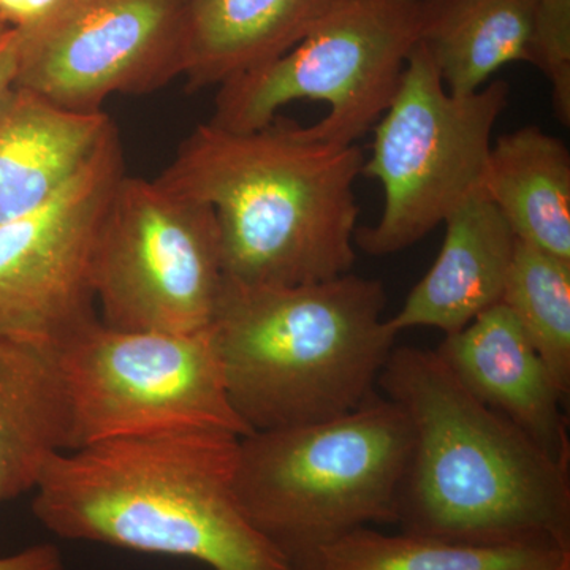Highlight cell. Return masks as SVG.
I'll return each mask as SVG.
<instances>
[{"instance_id":"1","label":"cell","mask_w":570,"mask_h":570,"mask_svg":"<svg viewBox=\"0 0 570 570\" xmlns=\"http://www.w3.org/2000/svg\"><path fill=\"white\" fill-rule=\"evenodd\" d=\"M377 385L411 426L401 531L570 550L569 466L472 395L436 351L393 347Z\"/></svg>"},{"instance_id":"2","label":"cell","mask_w":570,"mask_h":570,"mask_svg":"<svg viewBox=\"0 0 570 570\" xmlns=\"http://www.w3.org/2000/svg\"><path fill=\"white\" fill-rule=\"evenodd\" d=\"M239 439L216 428H184L66 450L32 491L33 515L75 542L212 570H292L236 499Z\"/></svg>"},{"instance_id":"3","label":"cell","mask_w":570,"mask_h":570,"mask_svg":"<svg viewBox=\"0 0 570 570\" xmlns=\"http://www.w3.org/2000/svg\"><path fill=\"white\" fill-rule=\"evenodd\" d=\"M358 145L321 141L277 115L235 132L200 124L157 181L212 206L225 276L246 284L335 279L355 264Z\"/></svg>"},{"instance_id":"4","label":"cell","mask_w":570,"mask_h":570,"mask_svg":"<svg viewBox=\"0 0 570 570\" xmlns=\"http://www.w3.org/2000/svg\"><path fill=\"white\" fill-rule=\"evenodd\" d=\"M381 281L302 285L225 276L212 328L225 392L250 433L341 417L376 396L396 333Z\"/></svg>"},{"instance_id":"5","label":"cell","mask_w":570,"mask_h":570,"mask_svg":"<svg viewBox=\"0 0 570 570\" xmlns=\"http://www.w3.org/2000/svg\"><path fill=\"white\" fill-rule=\"evenodd\" d=\"M406 414L373 396L341 417L239 439L234 489L255 530L292 570L370 524H395L411 452Z\"/></svg>"},{"instance_id":"6","label":"cell","mask_w":570,"mask_h":570,"mask_svg":"<svg viewBox=\"0 0 570 570\" xmlns=\"http://www.w3.org/2000/svg\"><path fill=\"white\" fill-rule=\"evenodd\" d=\"M509 94L502 80L450 94L419 41L363 164L362 176L381 183L384 209L376 225L356 228L355 246L373 257L403 253L480 193Z\"/></svg>"},{"instance_id":"7","label":"cell","mask_w":570,"mask_h":570,"mask_svg":"<svg viewBox=\"0 0 570 570\" xmlns=\"http://www.w3.org/2000/svg\"><path fill=\"white\" fill-rule=\"evenodd\" d=\"M422 0H347L291 51L219 86L209 122L261 129L298 100L325 102L311 137L355 145L389 110L420 41Z\"/></svg>"},{"instance_id":"8","label":"cell","mask_w":570,"mask_h":570,"mask_svg":"<svg viewBox=\"0 0 570 570\" xmlns=\"http://www.w3.org/2000/svg\"><path fill=\"white\" fill-rule=\"evenodd\" d=\"M70 450L107 439L216 428L250 434L225 392L212 328L127 332L92 322L55 351Z\"/></svg>"},{"instance_id":"9","label":"cell","mask_w":570,"mask_h":570,"mask_svg":"<svg viewBox=\"0 0 570 570\" xmlns=\"http://www.w3.org/2000/svg\"><path fill=\"white\" fill-rule=\"evenodd\" d=\"M224 279L212 206L157 178L124 175L97 254L100 321L127 332H204Z\"/></svg>"},{"instance_id":"10","label":"cell","mask_w":570,"mask_h":570,"mask_svg":"<svg viewBox=\"0 0 570 570\" xmlns=\"http://www.w3.org/2000/svg\"><path fill=\"white\" fill-rule=\"evenodd\" d=\"M126 175L112 122L80 171L36 212L0 224V333L55 352L99 321L96 265Z\"/></svg>"},{"instance_id":"11","label":"cell","mask_w":570,"mask_h":570,"mask_svg":"<svg viewBox=\"0 0 570 570\" xmlns=\"http://www.w3.org/2000/svg\"><path fill=\"white\" fill-rule=\"evenodd\" d=\"M20 33L14 86L78 112L183 77L186 0H62Z\"/></svg>"},{"instance_id":"12","label":"cell","mask_w":570,"mask_h":570,"mask_svg":"<svg viewBox=\"0 0 570 570\" xmlns=\"http://www.w3.org/2000/svg\"><path fill=\"white\" fill-rule=\"evenodd\" d=\"M436 352L472 395L569 466L568 401L508 307H490Z\"/></svg>"},{"instance_id":"13","label":"cell","mask_w":570,"mask_h":570,"mask_svg":"<svg viewBox=\"0 0 570 570\" xmlns=\"http://www.w3.org/2000/svg\"><path fill=\"white\" fill-rule=\"evenodd\" d=\"M444 225L436 262L389 318L396 335L417 326L453 335L501 303L517 238L497 206L480 190Z\"/></svg>"},{"instance_id":"14","label":"cell","mask_w":570,"mask_h":570,"mask_svg":"<svg viewBox=\"0 0 570 570\" xmlns=\"http://www.w3.org/2000/svg\"><path fill=\"white\" fill-rule=\"evenodd\" d=\"M112 126L14 86L0 105V224L36 212L81 170Z\"/></svg>"},{"instance_id":"15","label":"cell","mask_w":570,"mask_h":570,"mask_svg":"<svg viewBox=\"0 0 570 570\" xmlns=\"http://www.w3.org/2000/svg\"><path fill=\"white\" fill-rule=\"evenodd\" d=\"M347 0H186L189 91L220 86L291 51Z\"/></svg>"},{"instance_id":"16","label":"cell","mask_w":570,"mask_h":570,"mask_svg":"<svg viewBox=\"0 0 570 570\" xmlns=\"http://www.w3.org/2000/svg\"><path fill=\"white\" fill-rule=\"evenodd\" d=\"M70 450V417L55 352L0 333V504L36 490Z\"/></svg>"},{"instance_id":"17","label":"cell","mask_w":570,"mask_h":570,"mask_svg":"<svg viewBox=\"0 0 570 570\" xmlns=\"http://www.w3.org/2000/svg\"><path fill=\"white\" fill-rule=\"evenodd\" d=\"M482 190L520 242L570 261V154L538 126L491 145Z\"/></svg>"},{"instance_id":"18","label":"cell","mask_w":570,"mask_h":570,"mask_svg":"<svg viewBox=\"0 0 570 570\" xmlns=\"http://www.w3.org/2000/svg\"><path fill=\"white\" fill-rule=\"evenodd\" d=\"M538 0H422L420 43L445 89L478 92L502 67L531 62Z\"/></svg>"},{"instance_id":"19","label":"cell","mask_w":570,"mask_h":570,"mask_svg":"<svg viewBox=\"0 0 570 570\" xmlns=\"http://www.w3.org/2000/svg\"><path fill=\"white\" fill-rule=\"evenodd\" d=\"M570 550L542 546H474L401 531L358 528L333 540L303 570H553Z\"/></svg>"},{"instance_id":"20","label":"cell","mask_w":570,"mask_h":570,"mask_svg":"<svg viewBox=\"0 0 570 570\" xmlns=\"http://www.w3.org/2000/svg\"><path fill=\"white\" fill-rule=\"evenodd\" d=\"M546 363L562 397L570 393V261L517 239L501 299Z\"/></svg>"},{"instance_id":"21","label":"cell","mask_w":570,"mask_h":570,"mask_svg":"<svg viewBox=\"0 0 570 570\" xmlns=\"http://www.w3.org/2000/svg\"><path fill=\"white\" fill-rule=\"evenodd\" d=\"M551 86L558 119L570 124V0H538L531 37V62Z\"/></svg>"},{"instance_id":"22","label":"cell","mask_w":570,"mask_h":570,"mask_svg":"<svg viewBox=\"0 0 570 570\" xmlns=\"http://www.w3.org/2000/svg\"><path fill=\"white\" fill-rule=\"evenodd\" d=\"M62 0H0V22L26 32L39 24Z\"/></svg>"},{"instance_id":"23","label":"cell","mask_w":570,"mask_h":570,"mask_svg":"<svg viewBox=\"0 0 570 570\" xmlns=\"http://www.w3.org/2000/svg\"><path fill=\"white\" fill-rule=\"evenodd\" d=\"M0 570H67L61 550L45 542L0 557Z\"/></svg>"},{"instance_id":"24","label":"cell","mask_w":570,"mask_h":570,"mask_svg":"<svg viewBox=\"0 0 570 570\" xmlns=\"http://www.w3.org/2000/svg\"><path fill=\"white\" fill-rule=\"evenodd\" d=\"M20 62V33L0 22V105L17 82Z\"/></svg>"},{"instance_id":"25","label":"cell","mask_w":570,"mask_h":570,"mask_svg":"<svg viewBox=\"0 0 570 570\" xmlns=\"http://www.w3.org/2000/svg\"><path fill=\"white\" fill-rule=\"evenodd\" d=\"M568 566H570V558H568V560L562 562V564L558 566V568L553 570H564L566 568H568Z\"/></svg>"},{"instance_id":"26","label":"cell","mask_w":570,"mask_h":570,"mask_svg":"<svg viewBox=\"0 0 570 570\" xmlns=\"http://www.w3.org/2000/svg\"><path fill=\"white\" fill-rule=\"evenodd\" d=\"M564 570H570V566H568V568H566Z\"/></svg>"}]
</instances>
